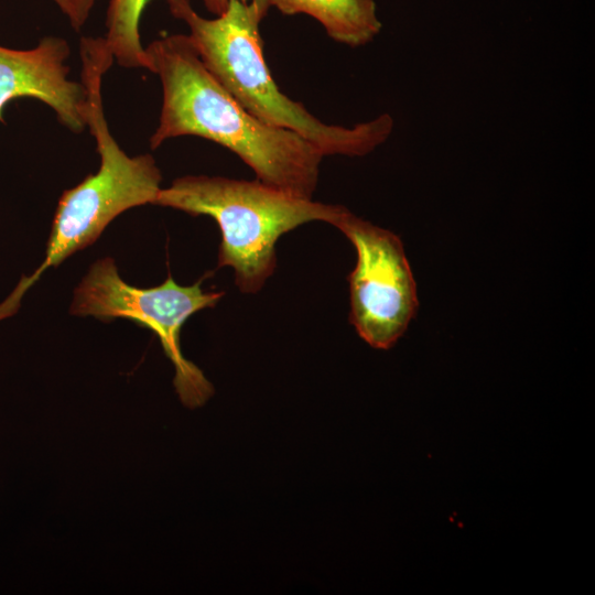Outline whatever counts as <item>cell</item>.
Listing matches in <instances>:
<instances>
[{
    "instance_id": "cell-2",
    "label": "cell",
    "mask_w": 595,
    "mask_h": 595,
    "mask_svg": "<svg viewBox=\"0 0 595 595\" xmlns=\"http://www.w3.org/2000/svg\"><path fill=\"white\" fill-rule=\"evenodd\" d=\"M165 1L171 14L188 26L187 35L205 67L262 122L300 134L324 156H364L391 134L394 121L389 113L350 128L327 125L280 90L266 62L260 33L271 8L269 0H230L214 19L199 15L191 0Z\"/></svg>"
},
{
    "instance_id": "cell-11",
    "label": "cell",
    "mask_w": 595,
    "mask_h": 595,
    "mask_svg": "<svg viewBox=\"0 0 595 595\" xmlns=\"http://www.w3.org/2000/svg\"><path fill=\"white\" fill-rule=\"evenodd\" d=\"M230 0H203L205 8L213 14L220 15L225 12ZM248 1V0H241Z\"/></svg>"
},
{
    "instance_id": "cell-8",
    "label": "cell",
    "mask_w": 595,
    "mask_h": 595,
    "mask_svg": "<svg viewBox=\"0 0 595 595\" xmlns=\"http://www.w3.org/2000/svg\"><path fill=\"white\" fill-rule=\"evenodd\" d=\"M282 14H307L317 20L327 35L357 47L374 40L381 30L374 0H269Z\"/></svg>"
},
{
    "instance_id": "cell-9",
    "label": "cell",
    "mask_w": 595,
    "mask_h": 595,
    "mask_svg": "<svg viewBox=\"0 0 595 595\" xmlns=\"http://www.w3.org/2000/svg\"><path fill=\"white\" fill-rule=\"evenodd\" d=\"M150 0H110L107 9L106 44L118 64L126 68H148L141 44L140 19Z\"/></svg>"
},
{
    "instance_id": "cell-7",
    "label": "cell",
    "mask_w": 595,
    "mask_h": 595,
    "mask_svg": "<svg viewBox=\"0 0 595 595\" xmlns=\"http://www.w3.org/2000/svg\"><path fill=\"white\" fill-rule=\"evenodd\" d=\"M71 53L67 41L46 36L31 50L0 45V121L6 105L14 98L32 97L50 106L71 131L87 127L88 99L84 83L68 78L65 64Z\"/></svg>"
},
{
    "instance_id": "cell-5",
    "label": "cell",
    "mask_w": 595,
    "mask_h": 595,
    "mask_svg": "<svg viewBox=\"0 0 595 595\" xmlns=\"http://www.w3.org/2000/svg\"><path fill=\"white\" fill-rule=\"evenodd\" d=\"M203 280L182 286L169 274L162 284L141 289L125 282L113 259L106 257L91 264L75 289L69 312L105 322L127 318L151 329L174 365L177 393L185 404L195 407L209 398L213 387L203 372L182 355L181 329L188 317L203 309L214 307L225 294L223 291H203Z\"/></svg>"
},
{
    "instance_id": "cell-1",
    "label": "cell",
    "mask_w": 595,
    "mask_h": 595,
    "mask_svg": "<svg viewBox=\"0 0 595 595\" xmlns=\"http://www.w3.org/2000/svg\"><path fill=\"white\" fill-rule=\"evenodd\" d=\"M145 54L147 69L159 76L162 86L151 149L172 138H204L238 155L258 181L313 197L323 153L300 134L248 112L205 67L187 34L154 40Z\"/></svg>"
},
{
    "instance_id": "cell-10",
    "label": "cell",
    "mask_w": 595,
    "mask_h": 595,
    "mask_svg": "<svg viewBox=\"0 0 595 595\" xmlns=\"http://www.w3.org/2000/svg\"><path fill=\"white\" fill-rule=\"evenodd\" d=\"M68 18L72 28L79 32L86 23L95 0H53Z\"/></svg>"
},
{
    "instance_id": "cell-4",
    "label": "cell",
    "mask_w": 595,
    "mask_h": 595,
    "mask_svg": "<svg viewBox=\"0 0 595 595\" xmlns=\"http://www.w3.org/2000/svg\"><path fill=\"white\" fill-rule=\"evenodd\" d=\"M154 205L192 216L206 215L218 225V267H230L244 293L258 292L275 269V244L310 221L333 224L344 206L293 195L258 180L186 175L161 188Z\"/></svg>"
},
{
    "instance_id": "cell-6",
    "label": "cell",
    "mask_w": 595,
    "mask_h": 595,
    "mask_svg": "<svg viewBox=\"0 0 595 595\" xmlns=\"http://www.w3.org/2000/svg\"><path fill=\"white\" fill-rule=\"evenodd\" d=\"M354 245L348 275L349 321L371 347L391 348L419 309L416 283L400 237L357 217L346 207L332 224Z\"/></svg>"
},
{
    "instance_id": "cell-3",
    "label": "cell",
    "mask_w": 595,
    "mask_h": 595,
    "mask_svg": "<svg viewBox=\"0 0 595 595\" xmlns=\"http://www.w3.org/2000/svg\"><path fill=\"white\" fill-rule=\"evenodd\" d=\"M80 56L88 99L87 127L96 140L99 170L62 194L45 258L30 277H22L0 304V321L15 314L24 293L46 269L60 266L74 252L94 244L108 224L125 210L154 204L161 190L162 176L153 156H129L109 131L102 107L101 79L110 68L111 56L97 47L83 50Z\"/></svg>"
}]
</instances>
